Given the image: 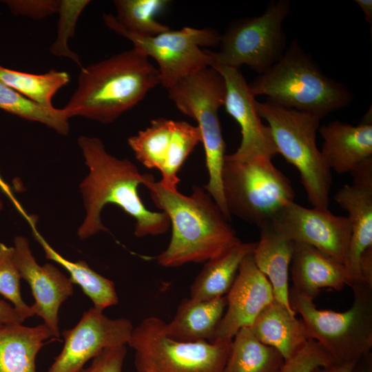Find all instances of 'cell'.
I'll return each mask as SVG.
<instances>
[{
    "instance_id": "obj_4",
    "label": "cell",
    "mask_w": 372,
    "mask_h": 372,
    "mask_svg": "<svg viewBox=\"0 0 372 372\" xmlns=\"http://www.w3.org/2000/svg\"><path fill=\"white\" fill-rule=\"evenodd\" d=\"M249 86L254 96L263 95L278 105L320 118L347 106L353 99L344 85L322 73L296 41Z\"/></svg>"
},
{
    "instance_id": "obj_41",
    "label": "cell",
    "mask_w": 372,
    "mask_h": 372,
    "mask_svg": "<svg viewBox=\"0 0 372 372\" xmlns=\"http://www.w3.org/2000/svg\"><path fill=\"white\" fill-rule=\"evenodd\" d=\"M6 185L3 183V182L2 180H0V189L1 187H3L6 191H7V188L5 186ZM3 209V203H2V200H1V195H0V211Z\"/></svg>"
},
{
    "instance_id": "obj_19",
    "label": "cell",
    "mask_w": 372,
    "mask_h": 372,
    "mask_svg": "<svg viewBox=\"0 0 372 372\" xmlns=\"http://www.w3.org/2000/svg\"><path fill=\"white\" fill-rule=\"evenodd\" d=\"M319 132L323 139L320 152L331 171L351 172L372 157L371 112L358 125L335 121L320 126Z\"/></svg>"
},
{
    "instance_id": "obj_16",
    "label": "cell",
    "mask_w": 372,
    "mask_h": 372,
    "mask_svg": "<svg viewBox=\"0 0 372 372\" xmlns=\"http://www.w3.org/2000/svg\"><path fill=\"white\" fill-rule=\"evenodd\" d=\"M352 183L345 185L335 194L334 200L347 211L351 227L349 249L344 265L350 278V287L364 283L360 273L363 254L372 248V157L351 172Z\"/></svg>"
},
{
    "instance_id": "obj_26",
    "label": "cell",
    "mask_w": 372,
    "mask_h": 372,
    "mask_svg": "<svg viewBox=\"0 0 372 372\" xmlns=\"http://www.w3.org/2000/svg\"><path fill=\"white\" fill-rule=\"evenodd\" d=\"M34 239L42 247L45 258L62 266L70 275L72 283L79 285L83 292L92 300L94 307L103 311L118 302L112 280L98 273L84 260L72 262L56 251L41 235L36 227L34 218L28 217Z\"/></svg>"
},
{
    "instance_id": "obj_42",
    "label": "cell",
    "mask_w": 372,
    "mask_h": 372,
    "mask_svg": "<svg viewBox=\"0 0 372 372\" xmlns=\"http://www.w3.org/2000/svg\"><path fill=\"white\" fill-rule=\"evenodd\" d=\"M0 180H2L1 178L0 177Z\"/></svg>"
},
{
    "instance_id": "obj_38",
    "label": "cell",
    "mask_w": 372,
    "mask_h": 372,
    "mask_svg": "<svg viewBox=\"0 0 372 372\" xmlns=\"http://www.w3.org/2000/svg\"><path fill=\"white\" fill-rule=\"evenodd\" d=\"M356 363L332 364L316 368L313 372H352Z\"/></svg>"
},
{
    "instance_id": "obj_27",
    "label": "cell",
    "mask_w": 372,
    "mask_h": 372,
    "mask_svg": "<svg viewBox=\"0 0 372 372\" xmlns=\"http://www.w3.org/2000/svg\"><path fill=\"white\" fill-rule=\"evenodd\" d=\"M285 360L274 348L262 343L249 327L234 337L223 372H280Z\"/></svg>"
},
{
    "instance_id": "obj_24",
    "label": "cell",
    "mask_w": 372,
    "mask_h": 372,
    "mask_svg": "<svg viewBox=\"0 0 372 372\" xmlns=\"http://www.w3.org/2000/svg\"><path fill=\"white\" fill-rule=\"evenodd\" d=\"M50 337L45 324H0V372H37V355Z\"/></svg>"
},
{
    "instance_id": "obj_31",
    "label": "cell",
    "mask_w": 372,
    "mask_h": 372,
    "mask_svg": "<svg viewBox=\"0 0 372 372\" xmlns=\"http://www.w3.org/2000/svg\"><path fill=\"white\" fill-rule=\"evenodd\" d=\"M90 3L89 0H59L56 37L50 48L51 54L70 59L81 69L83 67L80 58L70 49L68 41L74 35L79 17Z\"/></svg>"
},
{
    "instance_id": "obj_39",
    "label": "cell",
    "mask_w": 372,
    "mask_h": 372,
    "mask_svg": "<svg viewBox=\"0 0 372 372\" xmlns=\"http://www.w3.org/2000/svg\"><path fill=\"white\" fill-rule=\"evenodd\" d=\"M352 372H372L371 353L363 356L356 363Z\"/></svg>"
},
{
    "instance_id": "obj_20",
    "label": "cell",
    "mask_w": 372,
    "mask_h": 372,
    "mask_svg": "<svg viewBox=\"0 0 372 372\" xmlns=\"http://www.w3.org/2000/svg\"><path fill=\"white\" fill-rule=\"evenodd\" d=\"M290 265L292 289L313 300L322 289L341 291L351 286L343 264L308 244L294 242Z\"/></svg>"
},
{
    "instance_id": "obj_23",
    "label": "cell",
    "mask_w": 372,
    "mask_h": 372,
    "mask_svg": "<svg viewBox=\"0 0 372 372\" xmlns=\"http://www.w3.org/2000/svg\"><path fill=\"white\" fill-rule=\"evenodd\" d=\"M293 247V241L265 227L260 229V239L252 254L257 268L271 285L274 299L292 312L295 311L290 304L289 270Z\"/></svg>"
},
{
    "instance_id": "obj_22",
    "label": "cell",
    "mask_w": 372,
    "mask_h": 372,
    "mask_svg": "<svg viewBox=\"0 0 372 372\" xmlns=\"http://www.w3.org/2000/svg\"><path fill=\"white\" fill-rule=\"evenodd\" d=\"M249 328L259 341L276 349L285 360L310 340L302 320H298L295 312L276 300L263 309Z\"/></svg>"
},
{
    "instance_id": "obj_30",
    "label": "cell",
    "mask_w": 372,
    "mask_h": 372,
    "mask_svg": "<svg viewBox=\"0 0 372 372\" xmlns=\"http://www.w3.org/2000/svg\"><path fill=\"white\" fill-rule=\"evenodd\" d=\"M168 3L167 0H115L116 15L114 17L127 31L153 36L170 29L156 19Z\"/></svg>"
},
{
    "instance_id": "obj_10",
    "label": "cell",
    "mask_w": 372,
    "mask_h": 372,
    "mask_svg": "<svg viewBox=\"0 0 372 372\" xmlns=\"http://www.w3.org/2000/svg\"><path fill=\"white\" fill-rule=\"evenodd\" d=\"M289 12V1H273L261 15L231 23L220 35L219 50H209L211 65H247L259 74L266 72L287 49L282 25Z\"/></svg>"
},
{
    "instance_id": "obj_8",
    "label": "cell",
    "mask_w": 372,
    "mask_h": 372,
    "mask_svg": "<svg viewBox=\"0 0 372 372\" xmlns=\"http://www.w3.org/2000/svg\"><path fill=\"white\" fill-rule=\"evenodd\" d=\"M221 179L229 216L259 229L268 225L284 206L294 200L291 181L269 158L239 160L226 154Z\"/></svg>"
},
{
    "instance_id": "obj_34",
    "label": "cell",
    "mask_w": 372,
    "mask_h": 372,
    "mask_svg": "<svg viewBox=\"0 0 372 372\" xmlns=\"http://www.w3.org/2000/svg\"><path fill=\"white\" fill-rule=\"evenodd\" d=\"M14 14L39 20L57 12L59 0H8L3 1Z\"/></svg>"
},
{
    "instance_id": "obj_32",
    "label": "cell",
    "mask_w": 372,
    "mask_h": 372,
    "mask_svg": "<svg viewBox=\"0 0 372 372\" xmlns=\"http://www.w3.org/2000/svg\"><path fill=\"white\" fill-rule=\"evenodd\" d=\"M21 279L14 261V247L0 242V294L14 305L24 321L34 313L30 307L22 299Z\"/></svg>"
},
{
    "instance_id": "obj_13",
    "label": "cell",
    "mask_w": 372,
    "mask_h": 372,
    "mask_svg": "<svg viewBox=\"0 0 372 372\" xmlns=\"http://www.w3.org/2000/svg\"><path fill=\"white\" fill-rule=\"evenodd\" d=\"M265 227L344 263L351 235L347 216H335L328 209L307 208L293 201L284 206Z\"/></svg>"
},
{
    "instance_id": "obj_1",
    "label": "cell",
    "mask_w": 372,
    "mask_h": 372,
    "mask_svg": "<svg viewBox=\"0 0 372 372\" xmlns=\"http://www.w3.org/2000/svg\"><path fill=\"white\" fill-rule=\"evenodd\" d=\"M77 143L89 170L79 185L85 209V218L77 230L81 240L108 231L101 217L107 204L118 206L134 219V235L138 238L159 236L168 231V216L148 209L138 194V187L154 178L153 175L141 174L129 159L108 153L97 137L80 136Z\"/></svg>"
},
{
    "instance_id": "obj_15",
    "label": "cell",
    "mask_w": 372,
    "mask_h": 372,
    "mask_svg": "<svg viewBox=\"0 0 372 372\" xmlns=\"http://www.w3.org/2000/svg\"><path fill=\"white\" fill-rule=\"evenodd\" d=\"M225 83L224 107L240 127L241 141L236 151L229 154L239 160L256 157L272 158L278 154L268 125L260 116L256 96L238 68L212 64Z\"/></svg>"
},
{
    "instance_id": "obj_12",
    "label": "cell",
    "mask_w": 372,
    "mask_h": 372,
    "mask_svg": "<svg viewBox=\"0 0 372 372\" xmlns=\"http://www.w3.org/2000/svg\"><path fill=\"white\" fill-rule=\"evenodd\" d=\"M200 142L197 126L165 118L152 120L147 127L127 140L136 158L147 168L159 170L158 183L172 191L178 190V173Z\"/></svg>"
},
{
    "instance_id": "obj_28",
    "label": "cell",
    "mask_w": 372,
    "mask_h": 372,
    "mask_svg": "<svg viewBox=\"0 0 372 372\" xmlns=\"http://www.w3.org/2000/svg\"><path fill=\"white\" fill-rule=\"evenodd\" d=\"M70 81L64 71L54 69L35 74L6 68L0 65V81L34 102L49 109L54 107L55 94Z\"/></svg>"
},
{
    "instance_id": "obj_9",
    "label": "cell",
    "mask_w": 372,
    "mask_h": 372,
    "mask_svg": "<svg viewBox=\"0 0 372 372\" xmlns=\"http://www.w3.org/2000/svg\"><path fill=\"white\" fill-rule=\"evenodd\" d=\"M161 318L138 324L127 344L134 350L136 372H223L231 341L184 342L170 338Z\"/></svg>"
},
{
    "instance_id": "obj_25",
    "label": "cell",
    "mask_w": 372,
    "mask_h": 372,
    "mask_svg": "<svg viewBox=\"0 0 372 372\" xmlns=\"http://www.w3.org/2000/svg\"><path fill=\"white\" fill-rule=\"evenodd\" d=\"M256 242L240 241L205 265L190 287V298L209 300L225 296L231 287L239 267L252 254Z\"/></svg>"
},
{
    "instance_id": "obj_14",
    "label": "cell",
    "mask_w": 372,
    "mask_h": 372,
    "mask_svg": "<svg viewBox=\"0 0 372 372\" xmlns=\"http://www.w3.org/2000/svg\"><path fill=\"white\" fill-rule=\"evenodd\" d=\"M133 329L129 319L110 318L91 308L73 328L62 331L63 347L47 372H79L105 349L127 344Z\"/></svg>"
},
{
    "instance_id": "obj_18",
    "label": "cell",
    "mask_w": 372,
    "mask_h": 372,
    "mask_svg": "<svg viewBox=\"0 0 372 372\" xmlns=\"http://www.w3.org/2000/svg\"><path fill=\"white\" fill-rule=\"evenodd\" d=\"M253 254V253H252ZM242 260L236 278L227 293V306L215 332V340L231 341L275 299L271 285L257 268L252 256Z\"/></svg>"
},
{
    "instance_id": "obj_2",
    "label": "cell",
    "mask_w": 372,
    "mask_h": 372,
    "mask_svg": "<svg viewBox=\"0 0 372 372\" xmlns=\"http://www.w3.org/2000/svg\"><path fill=\"white\" fill-rule=\"evenodd\" d=\"M155 205L169 217L172 236L169 245L156 258L164 267L205 262L241 240L218 205L203 187L192 193L163 187L154 178L144 185Z\"/></svg>"
},
{
    "instance_id": "obj_33",
    "label": "cell",
    "mask_w": 372,
    "mask_h": 372,
    "mask_svg": "<svg viewBox=\"0 0 372 372\" xmlns=\"http://www.w3.org/2000/svg\"><path fill=\"white\" fill-rule=\"evenodd\" d=\"M332 364L320 345L310 339L293 355L285 360L280 372H313L318 367Z\"/></svg>"
},
{
    "instance_id": "obj_37",
    "label": "cell",
    "mask_w": 372,
    "mask_h": 372,
    "mask_svg": "<svg viewBox=\"0 0 372 372\" xmlns=\"http://www.w3.org/2000/svg\"><path fill=\"white\" fill-rule=\"evenodd\" d=\"M360 273L363 282L372 285V248L368 249L361 258Z\"/></svg>"
},
{
    "instance_id": "obj_5",
    "label": "cell",
    "mask_w": 372,
    "mask_h": 372,
    "mask_svg": "<svg viewBox=\"0 0 372 372\" xmlns=\"http://www.w3.org/2000/svg\"><path fill=\"white\" fill-rule=\"evenodd\" d=\"M351 288L353 303L342 312L318 309L313 299L289 291L291 306L301 316L309 339L320 345L333 364L357 363L372 348V285Z\"/></svg>"
},
{
    "instance_id": "obj_6",
    "label": "cell",
    "mask_w": 372,
    "mask_h": 372,
    "mask_svg": "<svg viewBox=\"0 0 372 372\" xmlns=\"http://www.w3.org/2000/svg\"><path fill=\"white\" fill-rule=\"evenodd\" d=\"M256 107L267 123L278 153L298 170L309 203L315 208L328 209L331 171L316 144L322 118L268 100L256 101Z\"/></svg>"
},
{
    "instance_id": "obj_17",
    "label": "cell",
    "mask_w": 372,
    "mask_h": 372,
    "mask_svg": "<svg viewBox=\"0 0 372 372\" xmlns=\"http://www.w3.org/2000/svg\"><path fill=\"white\" fill-rule=\"evenodd\" d=\"M14 261L21 278L30 285L34 302V313L43 318L52 335L59 338V311L61 304L73 294V283L51 263L40 266L35 260L27 238L14 239Z\"/></svg>"
},
{
    "instance_id": "obj_40",
    "label": "cell",
    "mask_w": 372,
    "mask_h": 372,
    "mask_svg": "<svg viewBox=\"0 0 372 372\" xmlns=\"http://www.w3.org/2000/svg\"><path fill=\"white\" fill-rule=\"evenodd\" d=\"M356 3L362 10L365 20L371 25L372 24V1L371 0H355Z\"/></svg>"
},
{
    "instance_id": "obj_7",
    "label": "cell",
    "mask_w": 372,
    "mask_h": 372,
    "mask_svg": "<svg viewBox=\"0 0 372 372\" xmlns=\"http://www.w3.org/2000/svg\"><path fill=\"white\" fill-rule=\"evenodd\" d=\"M167 90L176 107L197 123L208 174L207 183L203 187L231 220L225 205L221 179L226 145L218 110L225 102L224 79L216 70L208 66L185 77Z\"/></svg>"
},
{
    "instance_id": "obj_35",
    "label": "cell",
    "mask_w": 372,
    "mask_h": 372,
    "mask_svg": "<svg viewBox=\"0 0 372 372\" xmlns=\"http://www.w3.org/2000/svg\"><path fill=\"white\" fill-rule=\"evenodd\" d=\"M126 353V345L106 348L92 359L88 367L79 372H122Z\"/></svg>"
},
{
    "instance_id": "obj_36",
    "label": "cell",
    "mask_w": 372,
    "mask_h": 372,
    "mask_svg": "<svg viewBox=\"0 0 372 372\" xmlns=\"http://www.w3.org/2000/svg\"><path fill=\"white\" fill-rule=\"evenodd\" d=\"M23 320L10 303L0 299V324H22Z\"/></svg>"
},
{
    "instance_id": "obj_21",
    "label": "cell",
    "mask_w": 372,
    "mask_h": 372,
    "mask_svg": "<svg viewBox=\"0 0 372 372\" xmlns=\"http://www.w3.org/2000/svg\"><path fill=\"white\" fill-rule=\"evenodd\" d=\"M226 306L225 296L209 300L184 298L173 319L165 322V331L170 338L179 342H213Z\"/></svg>"
},
{
    "instance_id": "obj_11",
    "label": "cell",
    "mask_w": 372,
    "mask_h": 372,
    "mask_svg": "<svg viewBox=\"0 0 372 372\" xmlns=\"http://www.w3.org/2000/svg\"><path fill=\"white\" fill-rule=\"evenodd\" d=\"M103 18L109 29L130 41L134 48L156 61L161 85L167 90L185 77L210 66L212 59L209 52L201 48L218 45L220 40V34L213 29L191 27L144 36L127 31L111 14L104 13Z\"/></svg>"
},
{
    "instance_id": "obj_29",
    "label": "cell",
    "mask_w": 372,
    "mask_h": 372,
    "mask_svg": "<svg viewBox=\"0 0 372 372\" xmlns=\"http://www.w3.org/2000/svg\"><path fill=\"white\" fill-rule=\"evenodd\" d=\"M0 109L29 121L45 125L58 134L70 132L69 117L64 108H46L0 81Z\"/></svg>"
},
{
    "instance_id": "obj_3",
    "label": "cell",
    "mask_w": 372,
    "mask_h": 372,
    "mask_svg": "<svg viewBox=\"0 0 372 372\" xmlns=\"http://www.w3.org/2000/svg\"><path fill=\"white\" fill-rule=\"evenodd\" d=\"M158 85V68L133 48L81 69L77 87L63 108L69 118L110 124Z\"/></svg>"
}]
</instances>
